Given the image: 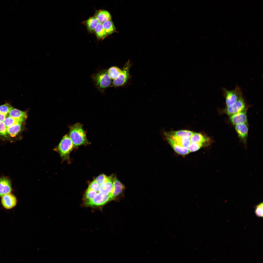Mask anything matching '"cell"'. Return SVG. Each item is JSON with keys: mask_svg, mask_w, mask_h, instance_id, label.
Here are the masks:
<instances>
[{"mask_svg": "<svg viewBox=\"0 0 263 263\" xmlns=\"http://www.w3.org/2000/svg\"><path fill=\"white\" fill-rule=\"evenodd\" d=\"M98 38L103 39L107 35L104 30L102 23L99 22L94 30Z\"/></svg>", "mask_w": 263, "mask_h": 263, "instance_id": "obj_18", "label": "cell"}, {"mask_svg": "<svg viewBox=\"0 0 263 263\" xmlns=\"http://www.w3.org/2000/svg\"><path fill=\"white\" fill-rule=\"evenodd\" d=\"M12 189L11 182L9 178L6 177L0 178V197L10 193Z\"/></svg>", "mask_w": 263, "mask_h": 263, "instance_id": "obj_14", "label": "cell"}, {"mask_svg": "<svg viewBox=\"0 0 263 263\" xmlns=\"http://www.w3.org/2000/svg\"><path fill=\"white\" fill-rule=\"evenodd\" d=\"M74 148L73 143L68 135L66 134L62 138L58 146L54 150L60 155L62 159L61 163L67 161L68 163L71 162L70 154Z\"/></svg>", "mask_w": 263, "mask_h": 263, "instance_id": "obj_4", "label": "cell"}, {"mask_svg": "<svg viewBox=\"0 0 263 263\" xmlns=\"http://www.w3.org/2000/svg\"><path fill=\"white\" fill-rule=\"evenodd\" d=\"M235 129L240 139L245 143L248 136V130L247 123L236 124L235 125Z\"/></svg>", "mask_w": 263, "mask_h": 263, "instance_id": "obj_13", "label": "cell"}, {"mask_svg": "<svg viewBox=\"0 0 263 263\" xmlns=\"http://www.w3.org/2000/svg\"><path fill=\"white\" fill-rule=\"evenodd\" d=\"M113 183L114 188L112 201L119 200L124 197L125 189L124 186L118 179L116 175H114Z\"/></svg>", "mask_w": 263, "mask_h": 263, "instance_id": "obj_9", "label": "cell"}, {"mask_svg": "<svg viewBox=\"0 0 263 263\" xmlns=\"http://www.w3.org/2000/svg\"><path fill=\"white\" fill-rule=\"evenodd\" d=\"M247 106L246 105L243 96L234 103L227 106L222 110V113H225L230 116L239 112L247 110Z\"/></svg>", "mask_w": 263, "mask_h": 263, "instance_id": "obj_6", "label": "cell"}, {"mask_svg": "<svg viewBox=\"0 0 263 263\" xmlns=\"http://www.w3.org/2000/svg\"><path fill=\"white\" fill-rule=\"evenodd\" d=\"M1 202L2 205L5 208L10 209L16 205L17 200L14 195L9 193L1 197Z\"/></svg>", "mask_w": 263, "mask_h": 263, "instance_id": "obj_10", "label": "cell"}, {"mask_svg": "<svg viewBox=\"0 0 263 263\" xmlns=\"http://www.w3.org/2000/svg\"><path fill=\"white\" fill-rule=\"evenodd\" d=\"M103 24L107 35H110L115 32V27L112 21L110 20L106 21Z\"/></svg>", "mask_w": 263, "mask_h": 263, "instance_id": "obj_19", "label": "cell"}, {"mask_svg": "<svg viewBox=\"0 0 263 263\" xmlns=\"http://www.w3.org/2000/svg\"><path fill=\"white\" fill-rule=\"evenodd\" d=\"M255 213L256 215L259 217L263 216V203H261L257 205L255 207Z\"/></svg>", "mask_w": 263, "mask_h": 263, "instance_id": "obj_24", "label": "cell"}, {"mask_svg": "<svg viewBox=\"0 0 263 263\" xmlns=\"http://www.w3.org/2000/svg\"><path fill=\"white\" fill-rule=\"evenodd\" d=\"M99 21L94 16L89 18L86 21V24L88 29L89 31L93 32L94 31Z\"/></svg>", "mask_w": 263, "mask_h": 263, "instance_id": "obj_20", "label": "cell"}, {"mask_svg": "<svg viewBox=\"0 0 263 263\" xmlns=\"http://www.w3.org/2000/svg\"><path fill=\"white\" fill-rule=\"evenodd\" d=\"M190 140L191 143H199L203 147L208 146L212 142L209 137L200 133L193 132Z\"/></svg>", "mask_w": 263, "mask_h": 263, "instance_id": "obj_11", "label": "cell"}, {"mask_svg": "<svg viewBox=\"0 0 263 263\" xmlns=\"http://www.w3.org/2000/svg\"><path fill=\"white\" fill-rule=\"evenodd\" d=\"M223 90L225 99L226 106L234 103L243 96L242 92L238 86L232 90H228L225 88Z\"/></svg>", "mask_w": 263, "mask_h": 263, "instance_id": "obj_8", "label": "cell"}, {"mask_svg": "<svg viewBox=\"0 0 263 263\" xmlns=\"http://www.w3.org/2000/svg\"><path fill=\"white\" fill-rule=\"evenodd\" d=\"M92 78L98 89L101 92H103L111 85V80L107 71H101L92 76Z\"/></svg>", "mask_w": 263, "mask_h": 263, "instance_id": "obj_5", "label": "cell"}, {"mask_svg": "<svg viewBox=\"0 0 263 263\" xmlns=\"http://www.w3.org/2000/svg\"><path fill=\"white\" fill-rule=\"evenodd\" d=\"M166 140L175 151L182 155L188 154L190 152L187 148L183 147L176 143L171 139L165 137Z\"/></svg>", "mask_w": 263, "mask_h": 263, "instance_id": "obj_15", "label": "cell"}, {"mask_svg": "<svg viewBox=\"0 0 263 263\" xmlns=\"http://www.w3.org/2000/svg\"><path fill=\"white\" fill-rule=\"evenodd\" d=\"M131 65L129 60L125 64L119 76L114 80L110 87H117L122 86L126 82L129 77Z\"/></svg>", "mask_w": 263, "mask_h": 263, "instance_id": "obj_7", "label": "cell"}, {"mask_svg": "<svg viewBox=\"0 0 263 263\" xmlns=\"http://www.w3.org/2000/svg\"><path fill=\"white\" fill-rule=\"evenodd\" d=\"M9 113L6 114L0 113V136L13 138L21 132L25 122L11 116Z\"/></svg>", "mask_w": 263, "mask_h": 263, "instance_id": "obj_2", "label": "cell"}, {"mask_svg": "<svg viewBox=\"0 0 263 263\" xmlns=\"http://www.w3.org/2000/svg\"><path fill=\"white\" fill-rule=\"evenodd\" d=\"M113 176V174L108 176L101 174L89 183L83 197L85 206L101 210L112 201Z\"/></svg>", "mask_w": 263, "mask_h": 263, "instance_id": "obj_1", "label": "cell"}, {"mask_svg": "<svg viewBox=\"0 0 263 263\" xmlns=\"http://www.w3.org/2000/svg\"><path fill=\"white\" fill-rule=\"evenodd\" d=\"M94 17L99 22L103 23L107 20H111V17L110 13L105 10H100L97 12Z\"/></svg>", "mask_w": 263, "mask_h": 263, "instance_id": "obj_17", "label": "cell"}, {"mask_svg": "<svg viewBox=\"0 0 263 263\" xmlns=\"http://www.w3.org/2000/svg\"><path fill=\"white\" fill-rule=\"evenodd\" d=\"M247 110L229 116L230 122L235 125L240 123H247Z\"/></svg>", "mask_w": 263, "mask_h": 263, "instance_id": "obj_12", "label": "cell"}, {"mask_svg": "<svg viewBox=\"0 0 263 263\" xmlns=\"http://www.w3.org/2000/svg\"><path fill=\"white\" fill-rule=\"evenodd\" d=\"M203 147L201 144L196 143H191L188 148L190 152L196 151Z\"/></svg>", "mask_w": 263, "mask_h": 263, "instance_id": "obj_23", "label": "cell"}, {"mask_svg": "<svg viewBox=\"0 0 263 263\" xmlns=\"http://www.w3.org/2000/svg\"><path fill=\"white\" fill-rule=\"evenodd\" d=\"M13 107L9 103H6L0 105V113L3 114L8 113Z\"/></svg>", "mask_w": 263, "mask_h": 263, "instance_id": "obj_22", "label": "cell"}, {"mask_svg": "<svg viewBox=\"0 0 263 263\" xmlns=\"http://www.w3.org/2000/svg\"><path fill=\"white\" fill-rule=\"evenodd\" d=\"M122 71L118 67L113 66L108 69L107 73L111 79L114 80L119 76Z\"/></svg>", "mask_w": 263, "mask_h": 263, "instance_id": "obj_21", "label": "cell"}, {"mask_svg": "<svg viewBox=\"0 0 263 263\" xmlns=\"http://www.w3.org/2000/svg\"><path fill=\"white\" fill-rule=\"evenodd\" d=\"M69 128L68 136L74 148H77L81 145L86 146L90 144L87 139L86 132L83 129L81 124L76 123L70 126Z\"/></svg>", "mask_w": 263, "mask_h": 263, "instance_id": "obj_3", "label": "cell"}, {"mask_svg": "<svg viewBox=\"0 0 263 263\" xmlns=\"http://www.w3.org/2000/svg\"><path fill=\"white\" fill-rule=\"evenodd\" d=\"M193 132L188 130H183L176 131L165 132L164 133L165 136H173L178 137H190L192 135Z\"/></svg>", "mask_w": 263, "mask_h": 263, "instance_id": "obj_16", "label": "cell"}]
</instances>
